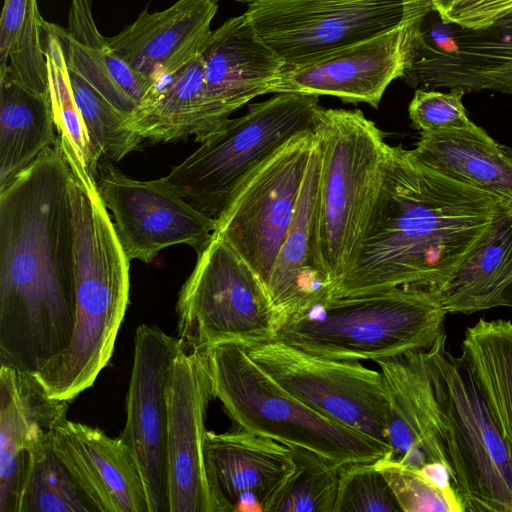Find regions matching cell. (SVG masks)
Returning <instances> with one entry per match:
<instances>
[{
  "label": "cell",
  "mask_w": 512,
  "mask_h": 512,
  "mask_svg": "<svg viewBox=\"0 0 512 512\" xmlns=\"http://www.w3.org/2000/svg\"><path fill=\"white\" fill-rule=\"evenodd\" d=\"M69 177L58 136L0 190V365L33 375L68 347L74 329Z\"/></svg>",
  "instance_id": "cell-1"
},
{
  "label": "cell",
  "mask_w": 512,
  "mask_h": 512,
  "mask_svg": "<svg viewBox=\"0 0 512 512\" xmlns=\"http://www.w3.org/2000/svg\"><path fill=\"white\" fill-rule=\"evenodd\" d=\"M501 200L388 144L365 239L331 298L402 286L439 292L487 232Z\"/></svg>",
  "instance_id": "cell-2"
},
{
  "label": "cell",
  "mask_w": 512,
  "mask_h": 512,
  "mask_svg": "<svg viewBox=\"0 0 512 512\" xmlns=\"http://www.w3.org/2000/svg\"><path fill=\"white\" fill-rule=\"evenodd\" d=\"M65 158L75 231V323L68 347L35 377L49 396L70 402L111 359L129 303L130 260L95 179L71 153Z\"/></svg>",
  "instance_id": "cell-3"
},
{
  "label": "cell",
  "mask_w": 512,
  "mask_h": 512,
  "mask_svg": "<svg viewBox=\"0 0 512 512\" xmlns=\"http://www.w3.org/2000/svg\"><path fill=\"white\" fill-rule=\"evenodd\" d=\"M446 314L439 292L395 287L321 302L284 322L275 340L330 359H391L429 349Z\"/></svg>",
  "instance_id": "cell-4"
},
{
  "label": "cell",
  "mask_w": 512,
  "mask_h": 512,
  "mask_svg": "<svg viewBox=\"0 0 512 512\" xmlns=\"http://www.w3.org/2000/svg\"><path fill=\"white\" fill-rule=\"evenodd\" d=\"M315 131L322 151L319 249L333 293L352 269L365 239L383 182L388 144L360 110L321 108Z\"/></svg>",
  "instance_id": "cell-5"
},
{
  "label": "cell",
  "mask_w": 512,
  "mask_h": 512,
  "mask_svg": "<svg viewBox=\"0 0 512 512\" xmlns=\"http://www.w3.org/2000/svg\"><path fill=\"white\" fill-rule=\"evenodd\" d=\"M445 452L465 512H512V445L443 333L421 351Z\"/></svg>",
  "instance_id": "cell-6"
},
{
  "label": "cell",
  "mask_w": 512,
  "mask_h": 512,
  "mask_svg": "<svg viewBox=\"0 0 512 512\" xmlns=\"http://www.w3.org/2000/svg\"><path fill=\"white\" fill-rule=\"evenodd\" d=\"M214 398L238 428L287 446L310 449L339 463L374 462L387 444L304 404L269 377L236 343L202 351Z\"/></svg>",
  "instance_id": "cell-7"
},
{
  "label": "cell",
  "mask_w": 512,
  "mask_h": 512,
  "mask_svg": "<svg viewBox=\"0 0 512 512\" xmlns=\"http://www.w3.org/2000/svg\"><path fill=\"white\" fill-rule=\"evenodd\" d=\"M318 96L278 93L228 119L164 176L191 206L217 219L243 180L286 140L314 129Z\"/></svg>",
  "instance_id": "cell-8"
},
{
  "label": "cell",
  "mask_w": 512,
  "mask_h": 512,
  "mask_svg": "<svg viewBox=\"0 0 512 512\" xmlns=\"http://www.w3.org/2000/svg\"><path fill=\"white\" fill-rule=\"evenodd\" d=\"M177 301L178 339L186 351L220 343L243 347L276 339L278 321L254 271L219 234L200 252Z\"/></svg>",
  "instance_id": "cell-9"
},
{
  "label": "cell",
  "mask_w": 512,
  "mask_h": 512,
  "mask_svg": "<svg viewBox=\"0 0 512 512\" xmlns=\"http://www.w3.org/2000/svg\"><path fill=\"white\" fill-rule=\"evenodd\" d=\"M431 11V0H254L245 13L284 65L296 66Z\"/></svg>",
  "instance_id": "cell-10"
},
{
  "label": "cell",
  "mask_w": 512,
  "mask_h": 512,
  "mask_svg": "<svg viewBox=\"0 0 512 512\" xmlns=\"http://www.w3.org/2000/svg\"><path fill=\"white\" fill-rule=\"evenodd\" d=\"M315 140V128L286 140L243 180L216 219L214 232L264 288L292 222Z\"/></svg>",
  "instance_id": "cell-11"
},
{
  "label": "cell",
  "mask_w": 512,
  "mask_h": 512,
  "mask_svg": "<svg viewBox=\"0 0 512 512\" xmlns=\"http://www.w3.org/2000/svg\"><path fill=\"white\" fill-rule=\"evenodd\" d=\"M244 348L289 394L389 446L381 372L359 360L325 358L279 340Z\"/></svg>",
  "instance_id": "cell-12"
},
{
  "label": "cell",
  "mask_w": 512,
  "mask_h": 512,
  "mask_svg": "<svg viewBox=\"0 0 512 512\" xmlns=\"http://www.w3.org/2000/svg\"><path fill=\"white\" fill-rule=\"evenodd\" d=\"M426 15L407 26L402 78L410 86L512 93V11L477 29Z\"/></svg>",
  "instance_id": "cell-13"
},
{
  "label": "cell",
  "mask_w": 512,
  "mask_h": 512,
  "mask_svg": "<svg viewBox=\"0 0 512 512\" xmlns=\"http://www.w3.org/2000/svg\"><path fill=\"white\" fill-rule=\"evenodd\" d=\"M95 183L130 261L149 263L161 250L177 244L189 245L199 254L216 229V219L187 203L164 177L133 179L102 157Z\"/></svg>",
  "instance_id": "cell-14"
},
{
  "label": "cell",
  "mask_w": 512,
  "mask_h": 512,
  "mask_svg": "<svg viewBox=\"0 0 512 512\" xmlns=\"http://www.w3.org/2000/svg\"><path fill=\"white\" fill-rule=\"evenodd\" d=\"M180 348L178 338L156 326L142 324L136 330L126 422L119 438L139 470L149 512H169L166 383Z\"/></svg>",
  "instance_id": "cell-15"
},
{
  "label": "cell",
  "mask_w": 512,
  "mask_h": 512,
  "mask_svg": "<svg viewBox=\"0 0 512 512\" xmlns=\"http://www.w3.org/2000/svg\"><path fill=\"white\" fill-rule=\"evenodd\" d=\"M212 398L203 352L181 346L166 383L169 512H217L204 458L205 417Z\"/></svg>",
  "instance_id": "cell-16"
},
{
  "label": "cell",
  "mask_w": 512,
  "mask_h": 512,
  "mask_svg": "<svg viewBox=\"0 0 512 512\" xmlns=\"http://www.w3.org/2000/svg\"><path fill=\"white\" fill-rule=\"evenodd\" d=\"M204 458L217 512H272L295 470L287 445L241 428L207 431Z\"/></svg>",
  "instance_id": "cell-17"
},
{
  "label": "cell",
  "mask_w": 512,
  "mask_h": 512,
  "mask_svg": "<svg viewBox=\"0 0 512 512\" xmlns=\"http://www.w3.org/2000/svg\"><path fill=\"white\" fill-rule=\"evenodd\" d=\"M408 24L312 61L284 66L270 93L326 95L377 108L389 84L402 78Z\"/></svg>",
  "instance_id": "cell-18"
},
{
  "label": "cell",
  "mask_w": 512,
  "mask_h": 512,
  "mask_svg": "<svg viewBox=\"0 0 512 512\" xmlns=\"http://www.w3.org/2000/svg\"><path fill=\"white\" fill-rule=\"evenodd\" d=\"M321 164L322 151L316 133L292 222L265 285L278 328L331 298L333 283L319 249Z\"/></svg>",
  "instance_id": "cell-19"
},
{
  "label": "cell",
  "mask_w": 512,
  "mask_h": 512,
  "mask_svg": "<svg viewBox=\"0 0 512 512\" xmlns=\"http://www.w3.org/2000/svg\"><path fill=\"white\" fill-rule=\"evenodd\" d=\"M68 403L35 375L0 365V512H20L33 452L66 419Z\"/></svg>",
  "instance_id": "cell-20"
},
{
  "label": "cell",
  "mask_w": 512,
  "mask_h": 512,
  "mask_svg": "<svg viewBox=\"0 0 512 512\" xmlns=\"http://www.w3.org/2000/svg\"><path fill=\"white\" fill-rule=\"evenodd\" d=\"M51 446L97 511L149 512L141 475L119 437L65 419Z\"/></svg>",
  "instance_id": "cell-21"
},
{
  "label": "cell",
  "mask_w": 512,
  "mask_h": 512,
  "mask_svg": "<svg viewBox=\"0 0 512 512\" xmlns=\"http://www.w3.org/2000/svg\"><path fill=\"white\" fill-rule=\"evenodd\" d=\"M217 9L214 0H178L163 11L143 10L107 42L132 70L158 84L202 54Z\"/></svg>",
  "instance_id": "cell-22"
},
{
  "label": "cell",
  "mask_w": 512,
  "mask_h": 512,
  "mask_svg": "<svg viewBox=\"0 0 512 512\" xmlns=\"http://www.w3.org/2000/svg\"><path fill=\"white\" fill-rule=\"evenodd\" d=\"M375 362L386 399L387 455L418 471L434 463L450 467L421 351Z\"/></svg>",
  "instance_id": "cell-23"
},
{
  "label": "cell",
  "mask_w": 512,
  "mask_h": 512,
  "mask_svg": "<svg viewBox=\"0 0 512 512\" xmlns=\"http://www.w3.org/2000/svg\"><path fill=\"white\" fill-rule=\"evenodd\" d=\"M202 58L209 97L226 120L252 99L270 93L285 66L245 12L211 32Z\"/></svg>",
  "instance_id": "cell-24"
},
{
  "label": "cell",
  "mask_w": 512,
  "mask_h": 512,
  "mask_svg": "<svg viewBox=\"0 0 512 512\" xmlns=\"http://www.w3.org/2000/svg\"><path fill=\"white\" fill-rule=\"evenodd\" d=\"M59 39L67 67L120 111L126 120L156 92L157 83L132 70L99 32L92 0H71L68 26L46 21Z\"/></svg>",
  "instance_id": "cell-25"
},
{
  "label": "cell",
  "mask_w": 512,
  "mask_h": 512,
  "mask_svg": "<svg viewBox=\"0 0 512 512\" xmlns=\"http://www.w3.org/2000/svg\"><path fill=\"white\" fill-rule=\"evenodd\" d=\"M227 121L209 97L201 54L174 75L160 81L153 97L126 123L143 139L153 142L193 136L201 143Z\"/></svg>",
  "instance_id": "cell-26"
},
{
  "label": "cell",
  "mask_w": 512,
  "mask_h": 512,
  "mask_svg": "<svg viewBox=\"0 0 512 512\" xmlns=\"http://www.w3.org/2000/svg\"><path fill=\"white\" fill-rule=\"evenodd\" d=\"M410 151L448 178L512 201V149L484 129L424 132Z\"/></svg>",
  "instance_id": "cell-27"
},
{
  "label": "cell",
  "mask_w": 512,
  "mask_h": 512,
  "mask_svg": "<svg viewBox=\"0 0 512 512\" xmlns=\"http://www.w3.org/2000/svg\"><path fill=\"white\" fill-rule=\"evenodd\" d=\"M512 281V201L502 199L487 232L439 291L446 313L471 314L496 307Z\"/></svg>",
  "instance_id": "cell-28"
},
{
  "label": "cell",
  "mask_w": 512,
  "mask_h": 512,
  "mask_svg": "<svg viewBox=\"0 0 512 512\" xmlns=\"http://www.w3.org/2000/svg\"><path fill=\"white\" fill-rule=\"evenodd\" d=\"M49 95L0 77V190L58 140Z\"/></svg>",
  "instance_id": "cell-29"
},
{
  "label": "cell",
  "mask_w": 512,
  "mask_h": 512,
  "mask_svg": "<svg viewBox=\"0 0 512 512\" xmlns=\"http://www.w3.org/2000/svg\"><path fill=\"white\" fill-rule=\"evenodd\" d=\"M461 357L512 445V323L480 319L464 332Z\"/></svg>",
  "instance_id": "cell-30"
},
{
  "label": "cell",
  "mask_w": 512,
  "mask_h": 512,
  "mask_svg": "<svg viewBox=\"0 0 512 512\" xmlns=\"http://www.w3.org/2000/svg\"><path fill=\"white\" fill-rule=\"evenodd\" d=\"M44 19L37 0H4L0 19V77L48 95L42 41Z\"/></svg>",
  "instance_id": "cell-31"
},
{
  "label": "cell",
  "mask_w": 512,
  "mask_h": 512,
  "mask_svg": "<svg viewBox=\"0 0 512 512\" xmlns=\"http://www.w3.org/2000/svg\"><path fill=\"white\" fill-rule=\"evenodd\" d=\"M42 41L46 59L48 95L56 131L81 166L95 179L102 153L92 142L72 92L62 44L43 23Z\"/></svg>",
  "instance_id": "cell-32"
},
{
  "label": "cell",
  "mask_w": 512,
  "mask_h": 512,
  "mask_svg": "<svg viewBox=\"0 0 512 512\" xmlns=\"http://www.w3.org/2000/svg\"><path fill=\"white\" fill-rule=\"evenodd\" d=\"M96 511L53 451L51 436L40 442L31 458L20 512Z\"/></svg>",
  "instance_id": "cell-33"
},
{
  "label": "cell",
  "mask_w": 512,
  "mask_h": 512,
  "mask_svg": "<svg viewBox=\"0 0 512 512\" xmlns=\"http://www.w3.org/2000/svg\"><path fill=\"white\" fill-rule=\"evenodd\" d=\"M295 470L272 512H335L341 473L345 463L310 449L288 446Z\"/></svg>",
  "instance_id": "cell-34"
},
{
  "label": "cell",
  "mask_w": 512,
  "mask_h": 512,
  "mask_svg": "<svg viewBox=\"0 0 512 512\" xmlns=\"http://www.w3.org/2000/svg\"><path fill=\"white\" fill-rule=\"evenodd\" d=\"M69 78L87 131L102 157L118 162L140 150L143 138L128 127L126 117L76 73L69 70Z\"/></svg>",
  "instance_id": "cell-35"
},
{
  "label": "cell",
  "mask_w": 512,
  "mask_h": 512,
  "mask_svg": "<svg viewBox=\"0 0 512 512\" xmlns=\"http://www.w3.org/2000/svg\"><path fill=\"white\" fill-rule=\"evenodd\" d=\"M335 512H402L374 462L345 463Z\"/></svg>",
  "instance_id": "cell-36"
},
{
  "label": "cell",
  "mask_w": 512,
  "mask_h": 512,
  "mask_svg": "<svg viewBox=\"0 0 512 512\" xmlns=\"http://www.w3.org/2000/svg\"><path fill=\"white\" fill-rule=\"evenodd\" d=\"M387 454L374 461V465L387 480L402 512H457L450 500L418 470Z\"/></svg>",
  "instance_id": "cell-37"
},
{
  "label": "cell",
  "mask_w": 512,
  "mask_h": 512,
  "mask_svg": "<svg viewBox=\"0 0 512 512\" xmlns=\"http://www.w3.org/2000/svg\"><path fill=\"white\" fill-rule=\"evenodd\" d=\"M464 94L461 89L447 93L417 89L408 108L411 125L421 133L482 130L468 118L462 102Z\"/></svg>",
  "instance_id": "cell-38"
},
{
  "label": "cell",
  "mask_w": 512,
  "mask_h": 512,
  "mask_svg": "<svg viewBox=\"0 0 512 512\" xmlns=\"http://www.w3.org/2000/svg\"><path fill=\"white\" fill-rule=\"evenodd\" d=\"M445 24L477 29L490 25L512 11V0H431Z\"/></svg>",
  "instance_id": "cell-39"
},
{
  "label": "cell",
  "mask_w": 512,
  "mask_h": 512,
  "mask_svg": "<svg viewBox=\"0 0 512 512\" xmlns=\"http://www.w3.org/2000/svg\"><path fill=\"white\" fill-rule=\"evenodd\" d=\"M499 306L512 308V281L500 293L496 303Z\"/></svg>",
  "instance_id": "cell-40"
},
{
  "label": "cell",
  "mask_w": 512,
  "mask_h": 512,
  "mask_svg": "<svg viewBox=\"0 0 512 512\" xmlns=\"http://www.w3.org/2000/svg\"><path fill=\"white\" fill-rule=\"evenodd\" d=\"M237 1H239V2H244V3H250V2H252V1H254V0H237Z\"/></svg>",
  "instance_id": "cell-41"
},
{
  "label": "cell",
  "mask_w": 512,
  "mask_h": 512,
  "mask_svg": "<svg viewBox=\"0 0 512 512\" xmlns=\"http://www.w3.org/2000/svg\"><path fill=\"white\" fill-rule=\"evenodd\" d=\"M214 1H215L216 3H218V2H219V0H214Z\"/></svg>",
  "instance_id": "cell-42"
}]
</instances>
